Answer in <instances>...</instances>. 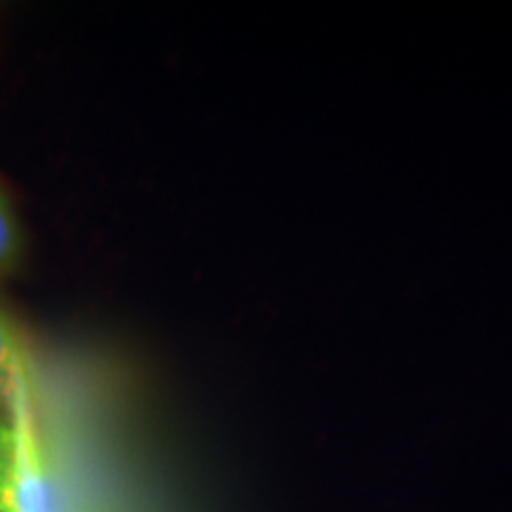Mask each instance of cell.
<instances>
[{"label": "cell", "instance_id": "obj_3", "mask_svg": "<svg viewBox=\"0 0 512 512\" xmlns=\"http://www.w3.org/2000/svg\"><path fill=\"white\" fill-rule=\"evenodd\" d=\"M19 256H22V233H19L17 214L10 197L0 188V275L15 271Z\"/></svg>", "mask_w": 512, "mask_h": 512}, {"label": "cell", "instance_id": "obj_2", "mask_svg": "<svg viewBox=\"0 0 512 512\" xmlns=\"http://www.w3.org/2000/svg\"><path fill=\"white\" fill-rule=\"evenodd\" d=\"M29 373V361L15 320L0 306V413L8 411L19 389L31 382Z\"/></svg>", "mask_w": 512, "mask_h": 512}, {"label": "cell", "instance_id": "obj_1", "mask_svg": "<svg viewBox=\"0 0 512 512\" xmlns=\"http://www.w3.org/2000/svg\"><path fill=\"white\" fill-rule=\"evenodd\" d=\"M0 512H74L43 453L31 382L0 413Z\"/></svg>", "mask_w": 512, "mask_h": 512}]
</instances>
